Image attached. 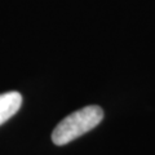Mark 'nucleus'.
Segmentation results:
<instances>
[{"mask_svg": "<svg viewBox=\"0 0 155 155\" xmlns=\"http://www.w3.org/2000/svg\"><path fill=\"white\" fill-rule=\"evenodd\" d=\"M102 119L104 110L97 105H89L76 110L57 124L52 133V141L57 146H64L96 128Z\"/></svg>", "mask_w": 155, "mask_h": 155, "instance_id": "nucleus-1", "label": "nucleus"}, {"mask_svg": "<svg viewBox=\"0 0 155 155\" xmlns=\"http://www.w3.org/2000/svg\"><path fill=\"white\" fill-rule=\"evenodd\" d=\"M22 105L19 92H7L0 94V125L4 124L17 113Z\"/></svg>", "mask_w": 155, "mask_h": 155, "instance_id": "nucleus-2", "label": "nucleus"}]
</instances>
